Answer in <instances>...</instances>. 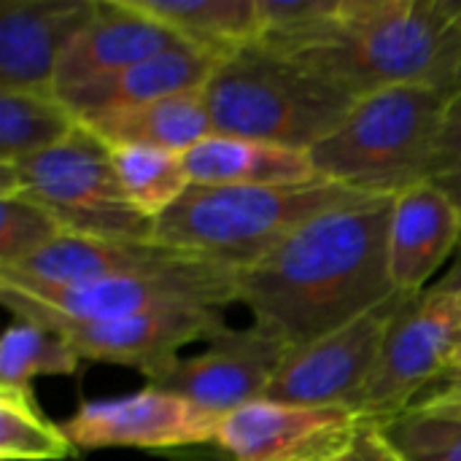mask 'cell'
Masks as SVG:
<instances>
[{"mask_svg":"<svg viewBox=\"0 0 461 461\" xmlns=\"http://www.w3.org/2000/svg\"><path fill=\"white\" fill-rule=\"evenodd\" d=\"M413 405H432V408H448V411H456L461 413V375H451V378H443L440 384H435L419 402ZM411 405V408H413Z\"/></svg>","mask_w":461,"mask_h":461,"instance_id":"obj_31","label":"cell"},{"mask_svg":"<svg viewBox=\"0 0 461 461\" xmlns=\"http://www.w3.org/2000/svg\"><path fill=\"white\" fill-rule=\"evenodd\" d=\"M111 154L124 197L132 208L154 221L192 186L181 154L143 146H116Z\"/></svg>","mask_w":461,"mask_h":461,"instance_id":"obj_23","label":"cell"},{"mask_svg":"<svg viewBox=\"0 0 461 461\" xmlns=\"http://www.w3.org/2000/svg\"><path fill=\"white\" fill-rule=\"evenodd\" d=\"M411 300V294L394 292L348 324L294 348L273 378L265 400L357 411V402L378 367L386 335Z\"/></svg>","mask_w":461,"mask_h":461,"instance_id":"obj_9","label":"cell"},{"mask_svg":"<svg viewBox=\"0 0 461 461\" xmlns=\"http://www.w3.org/2000/svg\"><path fill=\"white\" fill-rule=\"evenodd\" d=\"M362 97L386 86H461V0H348L343 27L292 57Z\"/></svg>","mask_w":461,"mask_h":461,"instance_id":"obj_2","label":"cell"},{"mask_svg":"<svg viewBox=\"0 0 461 461\" xmlns=\"http://www.w3.org/2000/svg\"><path fill=\"white\" fill-rule=\"evenodd\" d=\"M292 348L262 327H224L194 357H178L146 386L170 392L197 408L227 416L238 408L265 400L273 378Z\"/></svg>","mask_w":461,"mask_h":461,"instance_id":"obj_11","label":"cell"},{"mask_svg":"<svg viewBox=\"0 0 461 461\" xmlns=\"http://www.w3.org/2000/svg\"><path fill=\"white\" fill-rule=\"evenodd\" d=\"M451 89L386 86L362 95L340 127L311 149L316 176L373 197L429 181Z\"/></svg>","mask_w":461,"mask_h":461,"instance_id":"obj_5","label":"cell"},{"mask_svg":"<svg viewBox=\"0 0 461 461\" xmlns=\"http://www.w3.org/2000/svg\"><path fill=\"white\" fill-rule=\"evenodd\" d=\"M459 243L461 205L440 184L419 181L392 197L386 251L394 292L424 294Z\"/></svg>","mask_w":461,"mask_h":461,"instance_id":"obj_15","label":"cell"},{"mask_svg":"<svg viewBox=\"0 0 461 461\" xmlns=\"http://www.w3.org/2000/svg\"><path fill=\"white\" fill-rule=\"evenodd\" d=\"M259 3V38L257 43L297 57L330 41L348 16V0H257Z\"/></svg>","mask_w":461,"mask_h":461,"instance_id":"obj_24","label":"cell"},{"mask_svg":"<svg viewBox=\"0 0 461 461\" xmlns=\"http://www.w3.org/2000/svg\"><path fill=\"white\" fill-rule=\"evenodd\" d=\"M65 232V224L32 197H0V270L35 257Z\"/></svg>","mask_w":461,"mask_h":461,"instance_id":"obj_28","label":"cell"},{"mask_svg":"<svg viewBox=\"0 0 461 461\" xmlns=\"http://www.w3.org/2000/svg\"><path fill=\"white\" fill-rule=\"evenodd\" d=\"M78 448L49 421L30 389H0V459L3 461H65Z\"/></svg>","mask_w":461,"mask_h":461,"instance_id":"obj_26","label":"cell"},{"mask_svg":"<svg viewBox=\"0 0 461 461\" xmlns=\"http://www.w3.org/2000/svg\"><path fill=\"white\" fill-rule=\"evenodd\" d=\"M24 194L46 205L68 232L95 238L154 240L157 221L122 192L113 154L86 124L24 162L0 165V197Z\"/></svg>","mask_w":461,"mask_h":461,"instance_id":"obj_7","label":"cell"},{"mask_svg":"<svg viewBox=\"0 0 461 461\" xmlns=\"http://www.w3.org/2000/svg\"><path fill=\"white\" fill-rule=\"evenodd\" d=\"M227 327L221 308H167L100 324H62L57 330L86 362L140 370L149 381L167 370L178 351L211 340Z\"/></svg>","mask_w":461,"mask_h":461,"instance_id":"obj_13","label":"cell"},{"mask_svg":"<svg viewBox=\"0 0 461 461\" xmlns=\"http://www.w3.org/2000/svg\"><path fill=\"white\" fill-rule=\"evenodd\" d=\"M186 173L197 186H303L319 181L311 151L208 135L184 154Z\"/></svg>","mask_w":461,"mask_h":461,"instance_id":"obj_19","label":"cell"},{"mask_svg":"<svg viewBox=\"0 0 461 461\" xmlns=\"http://www.w3.org/2000/svg\"><path fill=\"white\" fill-rule=\"evenodd\" d=\"M86 124L111 149L116 146H143L170 154H186L200 140L213 135L211 111L205 89L178 92L143 105H130L92 116Z\"/></svg>","mask_w":461,"mask_h":461,"instance_id":"obj_20","label":"cell"},{"mask_svg":"<svg viewBox=\"0 0 461 461\" xmlns=\"http://www.w3.org/2000/svg\"><path fill=\"white\" fill-rule=\"evenodd\" d=\"M340 461H402L394 451L392 446L381 438V432L375 429V424L367 419V424L362 427L357 443L351 446V451L343 456Z\"/></svg>","mask_w":461,"mask_h":461,"instance_id":"obj_30","label":"cell"},{"mask_svg":"<svg viewBox=\"0 0 461 461\" xmlns=\"http://www.w3.org/2000/svg\"><path fill=\"white\" fill-rule=\"evenodd\" d=\"M192 259L178 249L157 240H124L65 232L35 257L0 270V281L35 284V286H73L111 276L167 270Z\"/></svg>","mask_w":461,"mask_h":461,"instance_id":"obj_17","label":"cell"},{"mask_svg":"<svg viewBox=\"0 0 461 461\" xmlns=\"http://www.w3.org/2000/svg\"><path fill=\"white\" fill-rule=\"evenodd\" d=\"M140 14L157 19L184 43L216 57L219 62L257 43V0H130Z\"/></svg>","mask_w":461,"mask_h":461,"instance_id":"obj_21","label":"cell"},{"mask_svg":"<svg viewBox=\"0 0 461 461\" xmlns=\"http://www.w3.org/2000/svg\"><path fill=\"white\" fill-rule=\"evenodd\" d=\"M216 68H219L216 57L189 43H176L173 49H165L122 73L81 84L57 97L73 111L78 122H86L108 111L143 105L178 92L205 89Z\"/></svg>","mask_w":461,"mask_h":461,"instance_id":"obj_18","label":"cell"},{"mask_svg":"<svg viewBox=\"0 0 461 461\" xmlns=\"http://www.w3.org/2000/svg\"><path fill=\"white\" fill-rule=\"evenodd\" d=\"M81 122L54 92H0V165L24 162L65 140Z\"/></svg>","mask_w":461,"mask_h":461,"instance_id":"obj_22","label":"cell"},{"mask_svg":"<svg viewBox=\"0 0 461 461\" xmlns=\"http://www.w3.org/2000/svg\"><path fill=\"white\" fill-rule=\"evenodd\" d=\"M219 424L221 416L170 392L146 386L127 397L81 402L59 427L78 451H184L211 446Z\"/></svg>","mask_w":461,"mask_h":461,"instance_id":"obj_12","label":"cell"},{"mask_svg":"<svg viewBox=\"0 0 461 461\" xmlns=\"http://www.w3.org/2000/svg\"><path fill=\"white\" fill-rule=\"evenodd\" d=\"M97 0H3L0 92H54L57 65L95 16Z\"/></svg>","mask_w":461,"mask_h":461,"instance_id":"obj_14","label":"cell"},{"mask_svg":"<svg viewBox=\"0 0 461 461\" xmlns=\"http://www.w3.org/2000/svg\"><path fill=\"white\" fill-rule=\"evenodd\" d=\"M213 135L311 151L359 100L340 84L259 43L219 62L205 86Z\"/></svg>","mask_w":461,"mask_h":461,"instance_id":"obj_3","label":"cell"},{"mask_svg":"<svg viewBox=\"0 0 461 461\" xmlns=\"http://www.w3.org/2000/svg\"><path fill=\"white\" fill-rule=\"evenodd\" d=\"M0 300L14 319L41 327L100 324L167 308H227L238 303V270L192 257L167 270L111 276L73 286L0 281Z\"/></svg>","mask_w":461,"mask_h":461,"instance_id":"obj_6","label":"cell"},{"mask_svg":"<svg viewBox=\"0 0 461 461\" xmlns=\"http://www.w3.org/2000/svg\"><path fill=\"white\" fill-rule=\"evenodd\" d=\"M365 424L351 408L259 400L221 416L213 461H340Z\"/></svg>","mask_w":461,"mask_h":461,"instance_id":"obj_10","label":"cell"},{"mask_svg":"<svg viewBox=\"0 0 461 461\" xmlns=\"http://www.w3.org/2000/svg\"><path fill=\"white\" fill-rule=\"evenodd\" d=\"M367 197L373 194L324 178L303 186L192 184L181 200L157 219L154 240L243 270L313 216Z\"/></svg>","mask_w":461,"mask_h":461,"instance_id":"obj_4","label":"cell"},{"mask_svg":"<svg viewBox=\"0 0 461 461\" xmlns=\"http://www.w3.org/2000/svg\"><path fill=\"white\" fill-rule=\"evenodd\" d=\"M81 357L73 346L49 327L14 319L0 343V389H30L35 378L76 375Z\"/></svg>","mask_w":461,"mask_h":461,"instance_id":"obj_25","label":"cell"},{"mask_svg":"<svg viewBox=\"0 0 461 461\" xmlns=\"http://www.w3.org/2000/svg\"><path fill=\"white\" fill-rule=\"evenodd\" d=\"M176 43L184 41L157 19L140 14L130 0H97L95 16L57 65L54 95L122 73Z\"/></svg>","mask_w":461,"mask_h":461,"instance_id":"obj_16","label":"cell"},{"mask_svg":"<svg viewBox=\"0 0 461 461\" xmlns=\"http://www.w3.org/2000/svg\"><path fill=\"white\" fill-rule=\"evenodd\" d=\"M373 424L402 461H461V413L456 411L413 405Z\"/></svg>","mask_w":461,"mask_h":461,"instance_id":"obj_27","label":"cell"},{"mask_svg":"<svg viewBox=\"0 0 461 461\" xmlns=\"http://www.w3.org/2000/svg\"><path fill=\"white\" fill-rule=\"evenodd\" d=\"M451 375H461V335H459V346H456V357H454V367H451ZM446 375V378H451Z\"/></svg>","mask_w":461,"mask_h":461,"instance_id":"obj_32","label":"cell"},{"mask_svg":"<svg viewBox=\"0 0 461 461\" xmlns=\"http://www.w3.org/2000/svg\"><path fill=\"white\" fill-rule=\"evenodd\" d=\"M459 335L461 284L448 281L416 294L392 324L357 411L370 421L408 411L435 384L451 375Z\"/></svg>","mask_w":461,"mask_h":461,"instance_id":"obj_8","label":"cell"},{"mask_svg":"<svg viewBox=\"0 0 461 461\" xmlns=\"http://www.w3.org/2000/svg\"><path fill=\"white\" fill-rule=\"evenodd\" d=\"M392 197L324 211L270 254L238 270V303L292 351L394 294L389 278Z\"/></svg>","mask_w":461,"mask_h":461,"instance_id":"obj_1","label":"cell"},{"mask_svg":"<svg viewBox=\"0 0 461 461\" xmlns=\"http://www.w3.org/2000/svg\"><path fill=\"white\" fill-rule=\"evenodd\" d=\"M429 181H435L446 192H451L461 205V86L454 89L448 97L432 170H429Z\"/></svg>","mask_w":461,"mask_h":461,"instance_id":"obj_29","label":"cell"}]
</instances>
